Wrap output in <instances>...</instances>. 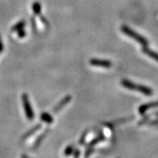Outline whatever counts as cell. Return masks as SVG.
Segmentation results:
<instances>
[{
  "label": "cell",
  "mask_w": 158,
  "mask_h": 158,
  "mask_svg": "<svg viewBox=\"0 0 158 158\" xmlns=\"http://www.w3.org/2000/svg\"><path fill=\"white\" fill-rule=\"evenodd\" d=\"M121 84L124 87L127 88V89L130 90H135V91H138L139 92H141L142 94L147 96H151L153 94L152 89H151L148 86H144V85H139L132 83V81H129L127 79L122 80Z\"/></svg>",
  "instance_id": "1"
},
{
  "label": "cell",
  "mask_w": 158,
  "mask_h": 158,
  "mask_svg": "<svg viewBox=\"0 0 158 158\" xmlns=\"http://www.w3.org/2000/svg\"><path fill=\"white\" fill-rule=\"evenodd\" d=\"M121 31L125 33V35H127L128 37H131V38L133 39V40H136L138 42L141 44V45H143V47H146L148 45V40L145 37H142L141 35H140L139 34H138L137 32H135V31L132 29L131 28L128 27L127 26H122L121 27Z\"/></svg>",
  "instance_id": "2"
},
{
  "label": "cell",
  "mask_w": 158,
  "mask_h": 158,
  "mask_svg": "<svg viewBox=\"0 0 158 158\" xmlns=\"http://www.w3.org/2000/svg\"><path fill=\"white\" fill-rule=\"evenodd\" d=\"M22 100H23V106H24V109H25V112H26L27 119L29 120L33 119L34 113H33V111H32L31 105H30L28 97H27V95L26 94H23V96H22Z\"/></svg>",
  "instance_id": "3"
},
{
  "label": "cell",
  "mask_w": 158,
  "mask_h": 158,
  "mask_svg": "<svg viewBox=\"0 0 158 158\" xmlns=\"http://www.w3.org/2000/svg\"><path fill=\"white\" fill-rule=\"evenodd\" d=\"M89 63L91 66L94 67H104V68H109L112 66V63L108 60H103V59H91L89 61Z\"/></svg>",
  "instance_id": "4"
},
{
  "label": "cell",
  "mask_w": 158,
  "mask_h": 158,
  "mask_svg": "<svg viewBox=\"0 0 158 158\" xmlns=\"http://www.w3.org/2000/svg\"><path fill=\"white\" fill-rule=\"evenodd\" d=\"M71 99H72V97H71L70 95H67V96L64 97L63 99L61 100L58 104L56 105L55 108H54V113H57V112L60 111L61 109H62L67 103H69L70 102Z\"/></svg>",
  "instance_id": "5"
},
{
  "label": "cell",
  "mask_w": 158,
  "mask_h": 158,
  "mask_svg": "<svg viewBox=\"0 0 158 158\" xmlns=\"http://www.w3.org/2000/svg\"><path fill=\"white\" fill-rule=\"evenodd\" d=\"M156 107H158V101L157 102H153V103H147V104H144L142 105L139 108L138 112L140 114H144L145 112L149 110V108H156Z\"/></svg>",
  "instance_id": "6"
},
{
  "label": "cell",
  "mask_w": 158,
  "mask_h": 158,
  "mask_svg": "<svg viewBox=\"0 0 158 158\" xmlns=\"http://www.w3.org/2000/svg\"><path fill=\"white\" fill-rule=\"evenodd\" d=\"M142 51L144 54H147V55L149 56V57H151V58H152L153 59H154V60L158 62V54L157 53L151 51L150 49L148 48L147 46L143 48Z\"/></svg>",
  "instance_id": "7"
},
{
  "label": "cell",
  "mask_w": 158,
  "mask_h": 158,
  "mask_svg": "<svg viewBox=\"0 0 158 158\" xmlns=\"http://www.w3.org/2000/svg\"><path fill=\"white\" fill-rule=\"evenodd\" d=\"M40 119L42 120L43 122H47L48 124H51L53 122H54V119L52 118V116H51L49 113H43L40 115Z\"/></svg>",
  "instance_id": "8"
},
{
  "label": "cell",
  "mask_w": 158,
  "mask_h": 158,
  "mask_svg": "<svg viewBox=\"0 0 158 158\" xmlns=\"http://www.w3.org/2000/svg\"><path fill=\"white\" fill-rule=\"evenodd\" d=\"M103 140H105V137L103 136V135H100V136L97 137L96 138H94V140L91 141L89 144V147H92V146L98 144V143L101 142L102 141H103Z\"/></svg>",
  "instance_id": "9"
},
{
  "label": "cell",
  "mask_w": 158,
  "mask_h": 158,
  "mask_svg": "<svg viewBox=\"0 0 158 158\" xmlns=\"http://www.w3.org/2000/svg\"><path fill=\"white\" fill-rule=\"evenodd\" d=\"M32 8H33V11L35 14H39L40 13V11H41V7H40V4L37 2L34 3Z\"/></svg>",
  "instance_id": "10"
},
{
  "label": "cell",
  "mask_w": 158,
  "mask_h": 158,
  "mask_svg": "<svg viewBox=\"0 0 158 158\" xmlns=\"http://www.w3.org/2000/svg\"><path fill=\"white\" fill-rule=\"evenodd\" d=\"M64 154L66 156H70V154H72L73 153V147L72 146H68L64 150Z\"/></svg>",
  "instance_id": "11"
},
{
  "label": "cell",
  "mask_w": 158,
  "mask_h": 158,
  "mask_svg": "<svg viewBox=\"0 0 158 158\" xmlns=\"http://www.w3.org/2000/svg\"><path fill=\"white\" fill-rule=\"evenodd\" d=\"M73 154H74V157H75V158H78V157H79V154H80L79 150H78V149H76V150L75 151V152H73Z\"/></svg>",
  "instance_id": "12"
}]
</instances>
